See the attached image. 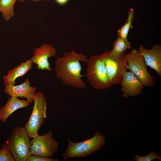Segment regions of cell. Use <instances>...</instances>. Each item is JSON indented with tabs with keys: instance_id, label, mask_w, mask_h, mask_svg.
Segmentation results:
<instances>
[{
	"instance_id": "7",
	"label": "cell",
	"mask_w": 161,
	"mask_h": 161,
	"mask_svg": "<svg viewBox=\"0 0 161 161\" xmlns=\"http://www.w3.org/2000/svg\"><path fill=\"white\" fill-rule=\"evenodd\" d=\"M129 69L142 83L144 86L153 87L155 85V77L148 72L143 57L138 50L134 49L126 54Z\"/></svg>"
},
{
	"instance_id": "2",
	"label": "cell",
	"mask_w": 161,
	"mask_h": 161,
	"mask_svg": "<svg viewBox=\"0 0 161 161\" xmlns=\"http://www.w3.org/2000/svg\"><path fill=\"white\" fill-rule=\"evenodd\" d=\"M68 145L62 154L64 160L84 158L103 147L106 142V137L99 131H96L91 138L82 141L75 143L67 139Z\"/></svg>"
},
{
	"instance_id": "22",
	"label": "cell",
	"mask_w": 161,
	"mask_h": 161,
	"mask_svg": "<svg viewBox=\"0 0 161 161\" xmlns=\"http://www.w3.org/2000/svg\"><path fill=\"white\" fill-rule=\"evenodd\" d=\"M25 0H19V1L20 2H24ZM34 1H42V0H44V1H50L51 0H32Z\"/></svg>"
},
{
	"instance_id": "16",
	"label": "cell",
	"mask_w": 161,
	"mask_h": 161,
	"mask_svg": "<svg viewBox=\"0 0 161 161\" xmlns=\"http://www.w3.org/2000/svg\"><path fill=\"white\" fill-rule=\"evenodd\" d=\"M112 51L117 54H125V51L131 48V44L127 38L124 39L118 36L113 44Z\"/></svg>"
},
{
	"instance_id": "6",
	"label": "cell",
	"mask_w": 161,
	"mask_h": 161,
	"mask_svg": "<svg viewBox=\"0 0 161 161\" xmlns=\"http://www.w3.org/2000/svg\"><path fill=\"white\" fill-rule=\"evenodd\" d=\"M86 76L89 83L97 89H108L112 86L103 63L99 55H94L86 62Z\"/></svg>"
},
{
	"instance_id": "8",
	"label": "cell",
	"mask_w": 161,
	"mask_h": 161,
	"mask_svg": "<svg viewBox=\"0 0 161 161\" xmlns=\"http://www.w3.org/2000/svg\"><path fill=\"white\" fill-rule=\"evenodd\" d=\"M52 133L49 131L32 138L30 144V154L47 157H52L58 150V143L52 137Z\"/></svg>"
},
{
	"instance_id": "4",
	"label": "cell",
	"mask_w": 161,
	"mask_h": 161,
	"mask_svg": "<svg viewBox=\"0 0 161 161\" xmlns=\"http://www.w3.org/2000/svg\"><path fill=\"white\" fill-rule=\"evenodd\" d=\"M25 127L17 126L9 135L6 143L16 161H28L30 154V138Z\"/></svg>"
},
{
	"instance_id": "21",
	"label": "cell",
	"mask_w": 161,
	"mask_h": 161,
	"mask_svg": "<svg viewBox=\"0 0 161 161\" xmlns=\"http://www.w3.org/2000/svg\"><path fill=\"white\" fill-rule=\"evenodd\" d=\"M59 4L62 5L66 4L68 0H55Z\"/></svg>"
},
{
	"instance_id": "17",
	"label": "cell",
	"mask_w": 161,
	"mask_h": 161,
	"mask_svg": "<svg viewBox=\"0 0 161 161\" xmlns=\"http://www.w3.org/2000/svg\"><path fill=\"white\" fill-rule=\"evenodd\" d=\"M134 12L133 9L129 10L126 22L117 31L118 36L124 39L127 38L129 30L133 28L132 24L134 18Z\"/></svg>"
},
{
	"instance_id": "13",
	"label": "cell",
	"mask_w": 161,
	"mask_h": 161,
	"mask_svg": "<svg viewBox=\"0 0 161 161\" xmlns=\"http://www.w3.org/2000/svg\"><path fill=\"white\" fill-rule=\"evenodd\" d=\"M30 104L27 100H21L15 97H10L6 103L0 108V120L5 122L8 117L15 111L26 107Z\"/></svg>"
},
{
	"instance_id": "19",
	"label": "cell",
	"mask_w": 161,
	"mask_h": 161,
	"mask_svg": "<svg viewBox=\"0 0 161 161\" xmlns=\"http://www.w3.org/2000/svg\"><path fill=\"white\" fill-rule=\"evenodd\" d=\"M15 161L8 147L7 143L3 145L0 150V161Z\"/></svg>"
},
{
	"instance_id": "12",
	"label": "cell",
	"mask_w": 161,
	"mask_h": 161,
	"mask_svg": "<svg viewBox=\"0 0 161 161\" xmlns=\"http://www.w3.org/2000/svg\"><path fill=\"white\" fill-rule=\"evenodd\" d=\"M37 89V87L31 86L29 80L27 78L23 83L19 85H6L4 91L10 97L26 98L27 101L30 103L33 101L34 95Z\"/></svg>"
},
{
	"instance_id": "18",
	"label": "cell",
	"mask_w": 161,
	"mask_h": 161,
	"mask_svg": "<svg viewBox=\"0 0 161 161\" xmlns=\"http://www.w3.org/2000/svg\"><path fill=\"white\" fill-rule=\"evenodd\" d=\"M134 159L136 161H151L154 159H157L161 161V155L153 150L147 155L143 156H141L136 154Z\"/></svg>"
},
{
	"instance_id": "14",
	"label": "cell",
	"mask_w": 161,
	"mask_h": 161,
	"mask_svg": "<svg viewBox=\"0 0 161 161\" xmlns=\"http://www.w3.org/2000/svg\"><path fill=\"white\" fill-rule=\"evenodd\" d=\"M32 65L33 63L30 59L27 60L13 69L9 70L7 74L3 76L5 86L15 85L16 78L25 75L31 69Z\"/></svg>"
},
{
	"instance_id": "15",
	"label": "cell",
	"mask_w": 161,
	"mask_h": 161,
	"mask_svg": "<svg viewBox=\"0 0 161 161\" xmlns=\"http://www.w3.org/2000/svg\"><path fill=\"white\" fill-rule=\"evenodd\" d=\"M17 0H0V12L5 21H9L14 15V6Z\"/></svg>"
},
{
	"instance_id": "9",
	"label": "cell",
	"mask_w": 161,
	"mask_h": 161,
	"mask_svg": "<svg viewBox=\"0 0 161 161\" xmlns=\"http://www.w3.org/2000/svg\"><path fill=\"white\" fill-rule=\"evenodd\" d=\"M56 52V50L54 47L50 44L44 43L34 50L33 55L30 60L33 64L36 65L39 70H46L50 71L52 68L50 67L48 59L54 56Z\"/></svg>"
},
{
	"instance_id": "1",
	"label": "cell",
	"mask_w": 161,
	"mask_h": 161,
	"mask_svg": "<svg viewBox=\"0 0 161 161\" xmlns=\"http://www.w3.org/2000/svg\"><path fill=\"white\" fill-rule=\"evenodd\" d=\"M86 55L74 51L64 52L62 57L58 58L55 61V71L56 77L64 84L81 89L87 86L82 79L84 75L81 74V66L80 61L86 62Z\"/></svg>"
},
{
	"instance_id": "10",
	"label": "cell",
	"mask_w": 161,
	"mask_h": 161,
	"mask_svg": "<svg viewBox=\"0 0 161 161\" xmlns=\"http://www.w3.org/2000/svg\"><path fill=\"white\" fill-rule=\"evenodd\" d=\"M139 53L143 57L146 65L156 72L161 78V45L157 44L151 49L145 48L140 45L138 50Z\"/></svg>"
},
{
	"instance_id": "11",
	"label": "cell",
	"mask_w": 161,
	"mask_h": 161,
	"mask_svg": "<svg viewBox=\"0 0 161 161\" xmlns=\"http://www.w3.org/2000/svg\"><path fill=\"white\" fill-rule=\"evenodd\" d=\"M122 97L126 98L139 95L142 92L144 86L131 72H126L120 83Z\"/></svg>"
},
{
	"instance_id": "3",
	"label": "cell",
	"mask_w": 161,
	"mask_h": 161,
	"mask_svg": "<svg viewBox=\"0 0 161 161\" xmlns=\"http://www.w3.org/2000/svg\"><path fill=\"white\" fill-rule=\"evenodd\" d=\"M126 54H117L112 51H107L99 55L112 86L120 83L127 71L128 64Z\"/></svg>"
},
{
	"instance_id": "5",
	"label": "cell",
	"mask_w": 161,
	"mask_h": 161,
	"mask_svg": "<svg viewBox=\"0 0 161 161\" xmlns=\"http://www.w3.org/2000/svg\"><path fill=\"white\" fill-rule=\"evenodd\" d=\"M33 101L32 111L24 127L29 136L32 138L38 135V132L46 118L47 105L45 97L39 91L35 93Z\"/></svg>"
},
{
	"instance_id": "20",
	"label": "cell",
	"mask_w": 161,
	"mask_h": 161,
	"mask_svg": "<svg viewBox=\"0 0 161 161\" xmlns=\"http://www.w3.org/2000/svg\"><path fill=\"white\" fill-rule=\"evenodd\" d=\"M58 159L52 158L51 157H47L42 156L31 155L28 161H59Z\"/></svg>"
}]
</instances>
